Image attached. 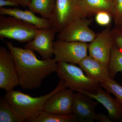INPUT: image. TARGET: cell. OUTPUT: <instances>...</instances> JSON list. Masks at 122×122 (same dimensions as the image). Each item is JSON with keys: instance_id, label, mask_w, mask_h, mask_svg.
I'll return each instance as SVG.
<instances>
[{"instance_id": "2e32d148", "label": "cell", "mask_w": 122, "mask_h": 122, "mask_svg": "<svg viewBox=\"0 0 122 122\" xmlns=\"http://www.w3.org/2000/svg\"><path fill=\"white\" fill-rule=\"evenodd\" d=\"M81 6L90 16L99 12L109 13L115 20L117 17L115 5L110 0H79Z\"/></svg>"}, {"instance_id": "cb8c5ba5", "label": "cell", "mask_w": 122, "mask_h": 122, "mask_svg": "<svg viewBox=\"0 0 122 122\" xmlns=\"http://www.w3.org/2000/svg\"><path fill=\"white\" fill-rule=\"evenodd\" d=\"M114 3L117 15V17L114 20L122 19V0H114Z\"/></svg>"}, {"instance_id": "f546056e", "label": "cell", "mask_w": 122, "mask_h": 122, "mask_svg": "<svg viewBox=\"0 0 122 122\" xmlns=\"http://www.w3.org/2000/svg\"><path fill=\"white\" fill-rule=\"evenodd\" d=\"M78 0V1H79V0Z\"/></svg>"}, {"instance_id": "e0dca14e", "label": "cell", "mask_w": 122, "mask_h": 122, "mask_svg": "<svg viewBox=\"0 0 122 122\" xmlns=\"http://www.w3.org/2000/svg\"><path fill=\"white\" fill-rule=\"evenodd\" d=\"M56 3V0H30L28 7L34 13L49 20L54 12Z\"/></svg>"}, {"instance_id": "d4e9b609", "label": "cell", "mask_w": 122, "mask_h": 122, "mask_svg": "<svg viewBox=\"0 0 122 122\" xmlns=\"http://www.w3.org/2000/svg\"><path fill=\"white\" fill-rule=\"evenodd\" d=\"M5 6L19 7V6L9 0H0V8Z\"/></svg>"}, {"instance_id": "603a6c76", "label": "cell", "mask_w": 122, "mask_h": 122, "mask_svg": "<svg viewBox=\"0 0 122 122\" xmlns=\"http://www.w3.org/2000/svg\"><path fill=\"white\" fill-rule=\"evenodd\" d=\"M95 15L96 22L102 26H107L110 25L113 17L110 13L105 11L99 12Z\"/></svg>"}, {"instance_id": "83f0119b", "label": "cell", "mask_w": 122, "mask_h": 122, "mask_svg": "<svg viewBox=\"0 0 122 122\" xmlns=\"http://www.w3.org/2000/svg\"><path fill=\"white\" fill-rule=\"evenodd\" d=\"M120 73H121L122 74V72H120Z\"/></svg>"}, {"instance_id": "8992f818", "label": "cell", "mask_w": 122, "mask_h": 122, "mask_svg": "<svg viewBox=\"0 0 122 122\" xmlns=\"http://www.w3.org/2000/svg\"><path fill=\"white\" fill-rule=\"evenodd\" d=\"M88 48V44L86 43L57 39L54 43V59L56 62L78 64L87 56Z\"/></svg>"}, {"instance_id": "ba28073f", "label": "cell", "mask_w": 122, "mask_h": 122, "mask_svg": "<svg viewBox=\"0 0 122 122\" xmlns=\"http://www.w3.org/2000/svg\"><path fill=\"white\" fill-rule=\"evenodd\" d=\"M91 20L81 18L75 20L58 33L57 39L68 41L91 42L96 34L90 29Z\"/></svg>"}, {"instance_id": "4fadbf2b", "label": "cell", "mask_w": 122, "mask_h": 122, "mask_svg": "<svg viewBox=\"0 0 122 122\" xmlns=\"http://www.w3.org/2000/svg\"><path fill=\"white\" fill-rule=\"evenodd\" d=\"M102 88L100 87L96 93L84 90H80L77 92L85 94L100 102L108 111V117L112 121H122V105L116 99L112 97L109 92L103 90Z\"/></svg>"}, {"instance_id": "7402d4cb", "label": "cell", "mask_w": 122, "mask_h": 122, "mask_svg": "<svg viewBox=\"0 0 122 122\" xmlns=\"http://www.w3.org/2000/svg\"><path fill=\"white\" fill-rule=\"evenodd\" d=\"M115 26L111 30L114 45L122 52V20L115 21Z\"/></svg>"}, {"instance_id": "f1b7e54d", "label": "cell", "mask_w": 122, "mask_h": 122, "mask_svg": "<svg viewBox=\"0 0 122 122\" xmlns=\"http://www.w3.org/2000/svg\"></svg>"}, {"instance_id": "9a60e30c", "label": "cell", "mask_w": 122, "mask_h": 122, "mask_svg": "<svg viewBox=\"0 0 122 122\" xmlns=\"http://www.w3.org/2000/svg\"><path fill=\"white\" fill-rule=\"evenodd\" d=\"M0 14L16 18L32 24L39 29L51 28L48 19L37 16L29 10H23L16 7L13 8L1 7L0 8Z\"/></svg>"}, {"instance_id": "5b68a950", "label": "cell", "mask_w": 122, "mask_h": 122, "mask_svg": "<svg viewBox=\"0 0 122 122\" xmlns=\"http://www.w3.org/2000/svg\"><path fill=\"white\" fill-rule=\"evenodd\" d=\"M37 27L13 17L0 16V38L13 39L20 43H27L34 39Z\"/></svg>"}, {"instance_id": "7a4b0ae2", "label": "cell", "mask_w": 122, "mask_h": 122, "mask_svg": "<svg viewBox=\"0 0 122 122\" xmlns=\"http://www.w3.org/2000/svg\"><path fill=\"white\" fill-rule=\"evenodd\" d=\"M67 87L65 81L61 80L54 89L44 96L34 97L19 91L13 90L6 92L4 97L9 105L22 114L28 122L37 117L44 111L45 104L50 97Z\"/></svg>"}, {"instance_id": "30bf717a", "label": "cell", "mask_w": 122, "mask_h": 122, "mask_svg": "<svg viewBox=\"0 0 122 122\" xmlns=\"http://www.w3.org/2000/svg\"><path fill=\"white\" fill-rule=\"evenodd\" d=\"M111 30L107 28L96 34L88 48L90 56L108 66L114 45Z\"/></svg>"}, {"instance_id": "7c38bea8", "label": "cell", "mask_w": 122, "mask_h": 122, "mask_svg": "<svg viewBox=\"0 0 122 122\" xmlns=\"http://www.w3.org/2000/svg\"><path fill=\"white\" fill-rule=\"evenodd\" d=\"M74 93L70 88L57 92L46 101L44 111L63 115L72 114Z\"/></svg>"}, {"instance_id": "3957f363", "label": "cell", "mask_w": 122, "mask_h": 122, "mask_svg": "<svg viewBox=\"0 0 122 122\" xmlns=\"http://www.w3.org/2000/svg\"><path fill=\"white\" fill-rule=\"evenodd\" d=\"M56 73L58 77L65 81L67 87L76 92L84 90L96 93L101 86L85 73L81 68L72 63L58 62Z\"/></svg>"}, {"instance_id": "d6986e66", "label": "cell", "mask_w": 122, "mask_h": 122, "mask_svg": "<svg viewBox=\"0 0 122 122\" xmlns=\"http://www.w3.org/2000/svg\"><path fill=\"white\" fill-rule=\"evenodd\" d=\"M78 119L73 114L63 115L43 111L37 117L29 122H75Z\"/></svg>"}, {"instance_id": "44dd1931", "label": "cell", "mask_w": 122, "mask_h": 122, "mask_svg": "<svg viewBox=\"0 0 122 122\" xmlns=\"http://www.w3.org/2000/svg\"><path fill=\"white\" fill-rule=\"evenodd\" d=\"M101 87L107 91L114 94L117 99L122 105V86L115 81L113 79L110 78L104 82L100 84Z\"/></svg>"}, {"instance_id": "ac0fdd59", "label": "cell", "mask_w": 122, "mask_h": 122, "mask_svg": "<svg viewBox=\"0 0 122 122\" xmlns=\"http://www.w3.org/2000/svg\"><path fill=\"white\" fill-rule=\"evenodd\" d=\"M26 118L9 105L5 97L0 99V122H23Z\"/></svg>"}, {"instance_id": "277c9868", "label": "cell", "mask_w": 122, "mask_h": 122, "mask_svg": "<svg viewBox=\"0 0 122 122\" xmlns=\"http://www.w3.org/2000/svg\"><path fill=\"white\" fill-rule=\"evenodd\" d=\"M90 16L78 0H56L54 12L49 20L51 28L59 33L75 20Z\"/></svg>"}, {"instance_id": "ffe728a7", "label": "cell", "mask_w": 122, "mask_h": 122, "mask_svg": "<svg viewBox=\"0 0 122 122\" xmlns=\"http://www.w3.org/2000/svg\"><path fill=\"white\" fill-rule=\"evenodd\" d=\"M108 67L111 78L114 79L118 72H122V52L114 45L112 50Z\"/></svg>"}, {"instance_id": "6da1fadb", "label": "cell", "mask_w": 122, "mask_h": 122, "mask_svg": "<svg viewBox=\"0 0 122 122\" xmlns=\"http://www.w3.org/2000/svg\"><path fill=\"white\" fill-rule=\"evenodd\" d=\"M4 41L13 57L20 85L23 89L39 88L45 78L56 72L57 62L54 58L40 60L33 51L15 46L11 42Z\"/></svg>"}, {"instance_id": "5bb4252c", "label": "cell", "mask_w": 122, "mask_h": 122, "mask_svg": "<svg viewBox=\"0 0 122 122\" xmlns=\"http://www.w3.org/2000/svg\"><path fill=\"white\" fill-rule=\"evenodd\" d=\"M78 64L89 78L99 84L110 78L108 66L89 55Z\"/></svg>"}, {"instance_id": "484cf974", "label": "cell", "mask_w": 122, "mask_h": 122, "mask_svg": "<svg viewBox=\"0 0 122 122\" xmlns=\"http://www.w3.org/2000/svg\"><path fill=\"white\" fill-rule=\"evenodd\" d=\"M18 5L22 7H28L30 0H9Z\"/></svg>"}, {"instance_id": "9c48e42d", "label": "cell", "mask_w": 122, "mask_h": 122, "mask_svg": "<svg viewBox=\"0 0 122 122\" xmlns=\"http://www.w3.org/2000/svg\"><path fill=\"white\" fill-rule=\"evenodd\" d=\"M20 85L13 57L8 49L0 47V88L6 92Z\"/></svg>"}, {"instance_id": "8fae6325", "label": "cell", "mask_w": 122, "mask_h": 122, "mask_svg": "<svg viewBox=\"0 0 122 122\" xmlns=\"http://www.w3.org/2000/svg\"><path fill=\"white\" fill-rule=\"evenodd\" d=\"M56 33L52 28L39 29L35 37L24 45V48L37 52L43 59L52 58Z\"/></svg>"}, {"instance_id": "52a82bcc", "label": "cell", "mask_w": 122, "mask_h": 122, "mask_svg": "<svg viewBox=\"0 0 122 122\" xmlns=\"http://www.w3.org/2000/svg\"><path fill=\"white\" fill-rule=\"evenodd\" d=\"M93 100L85 94L75 93L72 114L81 122H92L95 120L102 122H113L107 116L96 113L95 109L98 102Z\"/></svg>"}, {"instance_id": "4316f807", "label": "cell", "mask_w": 122, "mask_h": 122, "mask_svg": "<svg viewBox=\"0 0 122 122\" xmlns=\"http://www.w3.org/2000/svg\"><path fill=\"white\" fill-rule=\"evenodd\" d=\"M110 0L112 1H113L114 2V0Z\"/></svg>"}]
</instances>
